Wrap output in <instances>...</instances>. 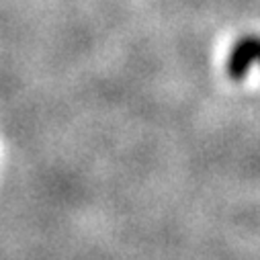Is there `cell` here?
Wrapping results in <instances>:
<instances>
[{
	"label": "cell",
	"mask_w": 260,
	"mask_h": 260,
	"mask_svg": "<svg viewBox=\"0 0 260 260\" xmlns=\"http://www.w3.org/2000/svg\"><path fill=\"white\" fill-rule=\"evenodd\" d=\"M254 63H260V37L248 35V37H242L230 51L228 76L234 80H242L246 74H250L248 70Z\"/></svg>",
	"instance_id": "6da1fadb"
}]
</instances>
